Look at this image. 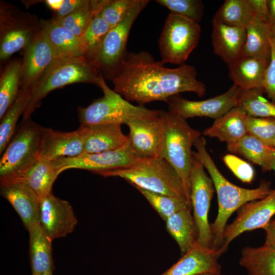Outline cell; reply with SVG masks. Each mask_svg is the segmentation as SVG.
I'll return each instance as SVG.
<instances>
[{"label":"cell","instance_id":"obj_1","mask_svg":"<svg viewBox=\"0 0 275 275\" xmlns=\"http://www.w3.org/2000/svg\"><path fill=\"white\" fill-rule=\"evenodd\" d=\"M164 64L147 51L128 52L111 80L114 90L140 105L154 101L167 102L183 92H193L199 97L205 95V85L198 80L194 66L183 64L170 68Z\"/></svg>","mask_w":275,"mask_h":275},{"label":"cell","instance_id":"obj_2","mask_svg":"<svg viewBox=\"0 0 275 275\" xmlns=\"http://www.w3.org/2000/svg\"><path fill=\"white\" fill-rule=\"evenodd\" d=\"M197 149L193 156L199 160L208 171L216 190L218 213L210 225L212 235L211 248L218 251L224 242V233L230 216L247 202L266 197L272 190L270 181L263 180L255 188L239 187L228 180L221 173L206 148L204 138L200 136L194 143Z\"/></svg>","mask_w":275,"mask_h":275},{"label":"cell","instance_id":"obj_3","mask_svg":"<svg viewBox=\"0 0 275 275\" xmlns=\"http://www.w3.org/2000/svg\"><path fill=\"white\" fill-rule=\"evenodd\" d=\"M104 177H119L133 187L182 199L191 204L177 172L160 156L140 157L133 165L98 173Z\"/></svg>","mask_w":275,"mask_h":275},{"label":"cell","instance_id":"obj_4","mask_svg":"<svg viewBox=\"0 0 275 275\" xmlns=\"http://www.w3.org/2000/svg\"><path fill=\"white\" fill-rule=\"evenodd\" d=\"M160 116L162 137L159 156L167 160L177 172L190 201L191 147L201 133L191 127L185 119L169 111H160Z\"/></svg>","mask_w":275,"mask_h":275},{"label":"cell","instance_id":"obj_5","mask_svg":"<svg viewBox=\"0 0 275 275\" xmlns=\"http://www.w3.org/2000/svg\"><path fill=\"white\" fill-rule=\"evenodd\" d=\"M100 75L96 67L84 57L56 60L30 89V100L22 115V121L31 119L32 113L50 92L77 82L92 84L99 87Z\"/></svg>","mask_w":275,"mask_h":275},{"label":"cell","instance_id":"obj_6","mask_svg":"<svg viewBox=\"0 0 275 275\" xmlns=\"http://www.w3.org/2000/svg\"><path fill=\"white\" fill-rule=\"evenodd\" d=\"M44 127L22 121L0 160V182L22 179L40 157Z\"/></svg>","mask_w":275,"mask_h":275},{"label":"cell","instance_id":"obj_7","mask_svg":"<svg viewBox=\"0 0 275 275\" xmlns=\"http://www.w3.org/2000/svg\"><path fill=\"white\" fill-rule=\"evenodd\" d=\"M99 87L102 97L86 107H79L78 116L81 125L92 126L103 124H127L131 120L158 115L159 111L152 110L144 105H134L121 95L111 89L100 74Z\"/></svg>","mask_w":275,"mask_h":275},{"label":"cell","instance_id":"obj_8","mask_svg":"<svg viewBox=\"0 0 275 275\" xmlns=\"http://www.w3.org/2000/svg\"><path fill=\"white\" fill-rule=\"evenodd\" d=\"M41 30L40 20L16 6L1 2L0 60L29 46Z\"/></svg>","mask_w":275,"mask_h":275},{"label":"cell","instance_id":"obj_9","mask_svg":"<svg viewBox=\"0 0 275 275\" xmlns=\"http://www.w3.org/2000/svg\"><path fill=\"white\" fill-rule=\"evenodd\" d=\"M201 31L199 23L170 13L158 40L161 61L184 64L198 44Z\"/></svg>","mask_w":275,"mask_h":275},{"label":"cell","instance_id":"obj_10","mask_svg":"<svg viewBox=\"0 0 275 275\" xmlns=\"http://www.w3.org/2000/svg\"><path fill=\"white\" fill-rule=\"evenodd\" d=\"M149 2V0H138L125 18L106 34L93 62L103 77L112 80L117 73L128 52L126 44L131 28Z\"/></svg>","mask_w":275,"mask_h":275},{"label":"cell","instance_id":"obj_11","mask_svg":"<svg viewBox=\"0 0 275 275\" xmlns=\"http://www.w3.org/2000/svg\"><path fill=\"white\" fill-rule=\"evenodd\" d=\"M190 182V202L197 229V241L201 245L211 248L212 235L208 213L214 186L202 163L194 156Z\"/></svg>","mask_w":275,"mask_h":275},{"label":"cell","instance_id":"obj_12","mask_svg":"<svg viewBox=\"0 0 275 275\" xmlns=\"http://www.w3.org/2000/svg\"><path fill=\"white\" fill-rule=\"evenodd\" d=\"M140 158L128 142L115 150L82 154L75 157H63L52 162L58 175L70 169H82L98 174L129 167L134 164Z\"/></svg>","mask_w":275,"mask_h":275},{"label":"cell","instance_id":"obj_13","mask_svg":"<svg viewBox=\"0 0 275 275\" xmlns=\"http://www.w3.org/2000/svg\"><path fill=\"white\" fill-rule=\"evenodd\" d=\"M237 216L226 226L223 244L218 250L221 255L226 252L230 243L242 233L263 228L275 215V189L265 198L246 203L237 210Z\"/></svg>","mask_w":275,"mask_h":275},{"label":"cell","instance_id":"obj_14","mask_svg":"<svg viewBox=\"0 0 275 275\" xmlns=\"http://www.w3.org/2000/svg\"><path fill=\"white\" fill-rule=\"evenodd\" d=\"M241 89L233 84L226 92L206 100L192 101L176 95L167 103L169 111L186 119L195 117H206L215 120L236 106Z\"/></svg>","mask_w":275,"mask_h":275},{"label":"cell","instance_id":"obj_15","mask_svg":"<svg viewBox=\"0 0 275 275\" xmlns=\"http://www.w3.org/2000/svg\"><path fill=\"white\" fill-rule=\"evenodd\" d=\"M39 223L53 240L72 233L77 219L70 204L51 193L40 199Z\"/></svg>","mask_w":275,"mask_h":275},{"label":"cell","instance_id":"obj_16","mask_svg":"<svg viewBox=\"0 0 275 275\" xmlns=\"http://www.w3.org/2000/svg\"><path fill=\"white\" fill-rule=\"evenodd\" d=\"M54 49L41 29L24 50L21 63V90H30L57 60Z\"/></svg>","mask_w":275,"mask_h":275},{"label":"cell","instance_id":"obj_17","mask_svg":"<svg viewBox=\"0 0 275 275\" xmlns=\"http://www.w3.org/2000/svg\"><path fill=\"white\" fill-rule=\"evenodd\" d=\"M129 143L140 157L159 156L162 137V124L158 115L136 118L127 125Z\"/></svg>","mask_w":275,"mask_h":275},{"label":"cell","instance_id":"obj_18","mask_svg":"<svg viewBox=\"0 0 275 275\" xmlns=\"http://www.w3.org/2000/svg\"><path fill=\"white\" fill-rule=\"evenodd\" d=\"M86 128L81 125L76 130L63 132L44 127L40 157L53 161L68 157H75L84 152Z\"/></svg>","mask_w":275,"mask_h":275},{"label":"cell","instance_id":"obj_19","mask_svg":"<svg viewBox=\"0 0 275 275\" xmlns=\"http://www.w3.org/2000/svg\"><path fill=\"white\" fill-rule=\"evenodd\" d=\"M0 183L1 195L12 206L28 231L38 224L40 198L32 188L21 180Z\"/></svg>","mask_w":275,"mask_h":275},{"label":"cell","instance_id":"obj_20","mask_svg":"<svg viewBox=\"0 0 275 275\" xmlns=\"http://www.w3.org/2000/svg\"><path fill=\"white\" fill-rule=\"evenodd\" d=\"M221 256L217 250L204 247L197 241L176 263L160 275L221 274L218 262Z\"/></svg>","mask_w":275,"mask_h":275},{"label":"cell","instance_id":"obj_21","mask_svg":"<svg viewBox=\"0 0 275 275\" xmlns=\"http://www.w3.org/2000/svg\"><path fill=\"white\" fill-rule=\"evenodd\" d=\"M211 24L213 52L228 66L241 57L246 38V29L213 20Z\"/></svg>","mask_w":275,"mask_h":275},{"label":"cell","instance_id":"obj_22","mask_svg":"<svg viewBox=\"0 0 275 275\" xmlns=\"http://www.w3.org/2000/svg\"><path fill=\"white\" fill-rule=\"evenodd\" d=\"M85 126L86 134L82 154L115 150L129 142L128 136L122 131L121 124H103Z\"/></svg>","mask_w":275,"mask_h":275},{"label":"cell","instance_id":"obj_23","mask_svg":"<svg viewBox=\"0 0 275 275\" xmlns=\"http://www.w3.org/2000/svg\"><path fill=\"white\" fill-rule=\"evenodd\" d=\"M248 116L242 109L235 106L215 119L210 127L203 131V134L216 138L227 145L234 144L248 134Z\"/></svg>","mask_w":275,"mask_h":275},{"label":"cell","instance_id":"obj_24","mask_svg":"<svg viewBox=\"0 0 275 275\" xmlns=\"http://www.w3.org/2000/svg\"><path fill=\"white\" fill-rule=\"evenodd\" d=\"M269 63L253 57H241L228 66L229 76L234 84L242 90L263 88Z\"/></svg>","mask_w":275,"mask_h":275},{"label":"cell","instance_id":"obj_25","mask_svg":"<svg viewBox=\"0 0 275 275\" xmlns=\"http://www.w3.org/2000/svg\"><path fill=\"white\" fill-rule=\"evenodd\" d=\"M40 25L52 45L58 59L67 57H84V50L79 37L52 18L47 20L41 19Z\"/></svg>","mask_w":275,"mask_h":275},{"label":"cell","instance_id":"obj_26","mask_svg":"<svg viewBox=\"0 0 275 275\" xmlns=\"http://www.w3.org/2000/svg\"><path fill=\"white\" fill-rule=\"evenodd\" d=\"M29 243L32 275L52 272V241L39 223L30 230Z\"/></svg>","mask_w":275,"mask_h":275},{"label":"cell","instance_id":"obj_27","mask_svg":"<svg viewBox=\"0 0 275 275\" xmlns=\"http://www.w3.org/2000/svg\"><path fill=\"white\" fill-rule=\"evenodd\" d=\"M227 148L229 152L257 164L264 172L272 170L275 164V148L248 134L235 143L227 145Z\"/></svg>","mask_w":275,"mask_h":275},{"label":"cell","instance_id":"obj_28","mask_svg":"<svg viewBox=\"0 0 275 275\" xmlns=\"http://www.w3.org/2000/svg\"><path fill=\"white\" fill-rule=\"evenodd\" d=\"M245 29L246 38L240 57H253L269 63L272 52L271 27L255 18Z\"/></svg>","mask_w":275,"mask_h":275},{"label":"cell","instance_id":"obj_29","mask_svg":"<svg viewBox=\"0 0 275 275\" xmlns=\"http://www.w3.org/2000/svg\"><path fill=\"white\" fill-rule=\"evenodd\" d=\"M191 211V208L180 210L164 221L167 231L177 242L182 255L197 240V229Z\"/></svg>","mask_w":275,"mask_h":275},{"label":"cell","instance_id":"obj_30","mask_svg":"<svg viewBox=\"0 0 275 275\" xmlns=\"http://www.w3.org/2000/svg\"><path fill=\"white\" fill-rule=\"evenodd\" d=\"M239 264L247 271V275H275V249L262 245L243 248Z\"/></svg>","mask_w":275,"mask_h":275},{"label":"cell","instance_id":"obj_31","mask_svg":"<svg viewBox=\"0 0 275 275\" xmlns=\"http://www.w3.org/2000/svg\"><path fill=\"white\" fill-rule=\"evenodd\" d=\"M58 175L52 161L40 157L21 180L40 199L52 193L53 183Z\"/></svg>","mask_w":275,"mask_h":275},{"label":"cell","instance_id":"obj_32","mask_svg":"<svg viewBox=\"0 0 275 275\" xmlns=\"http://www.w3.org/2000/svg\"><path fill=\"white\" fill-rule=\"evenodd\" d=\"M22 60L9 63L0 78V119L16 99L20 89Z\"/></svg>","mask_w":275,"mask_h":275},{"label":"cell","instance_id":"obj_33","mask_svg":"<svg viewBox=\"0 0 275 275\" xmlns=\"http://www.w3.org/2000/svg\"><path fill=\"white\" fill-rule=\"evenodd\" d=\"M30 97V90H21L11 106L1 119L0 154H2L16 131L17 122L24 113Z\"/></svg>","mask_w":275,"mask_h":275},{"label":"cell","instance_id":"obj_34","mask_svg":"<svg viewBox=\"0 0 275 275\" xmlns=\"http://www.w3.org/2000/svg\"><path fill=\"white\" fill-rule=\"evenodd\" d=\"M255 18L247 0H226L212 20L229 26L246 28Z\"/></svg>","mask_w":275,"mask_h":275},{"label":"cell","instance_id":"obj_35","mask_svg":"<svg viewBox=\"0 0 275 275\" xmlns=\"http://www.w3.org/2000/svg\"><path fill=\"white\" fill-rule=\"evenodd\" d=\"M263 88L242 90L237 107L248 116L259 118H275V103L263 96Z\"/></svg>","mask_w":275,"mask_h":275},{"label":"cell","instance_id":"obj_36","mask_svg":"<svg viewBox=\"0 0 275 275\" xmlns=\"http://www.w3.org/2000/svg\"><path fill=\"white\" fill-rule=\"evenodd\" d=\"M103 2L104 0H89L84 6L59 20H54L80 37L100 12Z\"/></svg>","mask_w":275,"mask_h":275},{"label":"cell","instance_id":"obj_37","mask_svg":"<svg viewBox=\"0 0 275 275\" xmlns=\"http://www.w3.org/2000/svg\"><path fill=\"white\" fill-rule=\"evenodd\" d=\"M110 29L109 25L101 17L99 12L88 29L79 37L84 57L93 65L102 41Z\"/></svg>","mask_w":275,"mask_h":275},{"label":"cell","instance_id":"obj_38","mask_svg":"<svg viewBox=\"0 0 275 275\" xmlns=\"http://www.w3.org/2000/svg\"><path fill=\"white\" fill-rule=\"evenodd\" d=\"M134 187L146 199L164 221L178 211L192 208L190 204L182 199L155 193L137 186Z\"/></svg>","mask_w":275,"mask_h":275},{"label":"cell","instance_id":"obj_39","mask_svg":"<svg viewBox=\"0 0 275 275\" xmlns=\"http://www.w3.org/2000/svg\"><path fill=\"white\" fill-rule=\"evenodd\" d=\"M155 2L174 13L197 22L201 21L204 6L200 0H156Z\"/></svg>","mask_w":275,"mask_h":275},{"label":"cell","instance_id":"obj_40","mask_svg":"<svg viewBox=\"0 0 275 275\" xmlns=\"http://www.w3.org/2000/svg\"><path fill=\"white\" fill-rule=\"evenodd\" d=\"M138 0H104L100 14L111 29L121 22Z\"/></svg>","mask_w":275,"mask_h":275},{"label":"cell","instance_id":"obj_41","mask_svg":"<svg viewBox=\"0 0 275 275\" xmlns=\"http://www.w3.org/2000/svg\"><path fill=\"white\" fill-rule=\"evenodd\" d=\"M248 134L269 146L275 138V118L248 116L246 121Z\"/></svg>","mask_w":275,"mask_h":275},{"label":"cell","instance_id":"obj_42","mask_svg":"<svg viewBox=\"0 0 275 275\" xmlns=\"http://www.w3.org/2000/svg\"><path fill=\"white\" fill-rule=\"evenodd\" d=\"M223 160L234 175L242 182L251 183L252 182L255 170L249 162L233 154L225 155Z\"/></svg>","mask_w":275,"mask_h":275},{"label":"cell","instance_id":"obj_43","mask_svg":"<svg viewBox=\"0 0 275 275\" xmlns=\"http://www.w3.org/2000/svg\"><path fill=\"white\" fill-rule=\"evenodd\" d=\"M271 57L266 69L263 89L269 99L275 103V41L271 38Z\"/></svg>","mask_w":275,"mask_h":275},{"label":"cell","instance_id":"obj_44","mask_svg":"<svg viewBox=\"0 0 275 275\" xmlns=\"http://www.w3.org/2000/svg\"><path fill=\"white\" fill-rule=\"evenodd\" d=\"M89 0H64L57 11L54 12L52 19L58 20L86 5Z\"/></svg>","mask_w":275,"mask_h":275},{"label":"cell","instance_id":"obj_45","mask_svg":"<svg viewBox=\"0 0 275 275\" xmlns=\"http://www.w3.org/2000/svg\"><path fill=\"white\" fill-rule=\"evenodd\" d=\"M255 18L267 22L268 15V0H247Z\"/></svg>","mask_w":275,"mask_h":275},{"label":"cell","instance_id":"obj_46","mask_svg":"<svg viewBox=\"0 0 275 275\" xmlns=\"http://www.w3.org/2000/svg\"><path fill=\"white\" fill-rule=\"evenodd\" d=\"M266 232L265 241L264 246L275 249V217L271 219L263 228Z\"/></svg>","mask_w":275,"mask_h":275},{"label":"cell","instance_id":"obj_47","mask_svg":"<svg viewBox=\"0 0 275 275\" xmlns=\"http://www.w3.org/2000/svg\"><path fill=\"white\" fill-rule=\"evenodd\" d=\"M267 23L271 28L275 25V0H268Z\"/></svg>","mask_w":275,"mask_h":275},{"label":"cell","instance_id":"obj_48","mask_svg":"<svg viewBox=\"0 0 275 275\" xmlns=\"http://www.w3.org/2000/svg\"><path fill=\"white\" fill-rule=\"evenodd\" d=\"M64 0H47L45 3L50 9L54 12L58 10L62 6Z\"/></svg>","mask_w":275,"mask_h":275},{"label":"cell","instance_id":"obj_49","mask_svg":"<svg viewBox=\"0 0 275 275\" xmlns=\"http://www.w3.org/2000/svg\"><path fill=\"white\" fill-rule=\"evenodd\" d=\"M271 38L275 41V25L271 28Z\"/></svg>","mask_w":275,"mask_h":275},{"label":"cell","instance_id":"obj_50","mask_svg":"<svg viewBox=\"0 0 275 275\" xmlns=\"http://www.w3.org/2000/svg\"><path fill=\"white\" fill-rule=\"evenodd\" d=\"M269 146L275 148V138L270 144Z\"/></svg>","mask_w":275,"mask_h":275},{"label":"cell","instance_id":"obj_51","mask_svg":"<svg viewBox=\"0 0 275 275\" xmlns=\"http://www.w3.org/2000/svg\"><path fill=\"white\" fill-rule=\"evenodd\" d=\"M37 275H53L52 272H45L41 274H39Z\"/></svg>","mask_w":275,"mask_h":275},{"label":"cell","instance_id":"obj_52","mask_svg":"<svg viewBox=\"0 0 275 275\" xmlns=\"http://www.w3.org/2000/svg\"><path fill=\"white\" fill-rule=\"evenodd\" d=\"M199 275H222L221 274H213V273H203V274H199Z\"/></svg>","mask_w":275,"mask_h":275},{"label":"cell","instance_id":"obj_53","mask_svg":"<svg viewBox=\"0 0 275 275\" xmlns=\"http://www.w3.org/2000/svg\"><path fill=\"white\" fill-rule=\"evenodd\" d=\"M272 170L274 171V173H275V164H274V166H273V167Z\"/></svg>","mask_w":275,"mask_h":275}]
</instances>
